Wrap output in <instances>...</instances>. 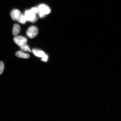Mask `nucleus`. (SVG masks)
<instances>
[{
	"label": "nucleus",
	"instance_id": "11",
	"mask_svg": "<svg viewBox=\"0 0 121 121\" xmlns=\"http://www.w3.org/2000/svg\"><path fill=\"white\" fill-rule=\"evenodd\" d=\"M48 56L46 54L44 56L42 57L41 60L42 61L44 62H46L48 61Z\"/></svg>",
	"mask_w": 121,
	"mask_h": 121
},
{
	"label": "nucleus",
	"instance_id": "8",
	"mask_svg": "<svg viewBox=\"0 0 121 121\" xmlns=\"http://www.w3.org/2000/svg\"><path fill=\"white\" fill-rule=\"evenodd\" d=\"M21 28L20 25L17 24H15L13 26V34L14 36L17 35L21 31Z\"/></svg>",
	"mask_w": 121,
	"mask_h": 121
},
{
	"label": "nucleus",
	"instance_id": "2",
	"mask_svg": "<svg viewBox=\"0 0 121 121\" xmlns=\"http://www.w3.org/2000/svg\"><path fill=\"white\" fill-rule=\"evenodd\" d=\"M39 10V17L43 18L45 17L46 15L49 14L51 10L49 7L46 4H41L38 7Z\"/></svg>",
	"mask_w": 121,
	"mask_h": 121
},
{
	"label": "nucleus",
	"instance_id": "5",
	"mask_svg": "<svg viewBox=\"0 0 121 121\" xmlns=\"http://www.w3.org/2000/svg\"><path fill=\"white\" fill-rule=\"evenodd\" d=\"M13 40L15 43L19 46L26 43L28 41L26 38L21 36H15Z\"/></svg>",
	"mask_w": 121,
	"mask_h": 121
},
{
	"label": "nucleus",
	"instance_id": "7",
	"mask_svg": "<svg viewBox=\"0 0 121 121\" xmlns=\"http://www.w3.org/2000/svg\"><path fill=\"white\" fill-rule=\"evenodd\" d=\"M15 55L16 57L20 58L28 59L30 57L29 54L22 51H18L16 53Z\"/></svg>",
	"mask_w": 121,
	"mask_h": 121
},
{
	"label": "nucleus",
	"instance_id": "6",
	"mask_svg": "<svg viewBox=\"0 0 121 121\" xmlns=\"http://www.w3.org/2000/svg\"><path fill=\"white\" fill-rule=\"evenodd\" d=\"M32 52L35 56L40 58H42L45 54L43 51L37 49H33Z\"/></svg>",
	"mask_w": 121,
	"mask_h": 121
},
{
	"label": "nucleus",
	"instance_id": "1",
	"mask_svg": "<svg viewBox=\"0 0 121 121\" xmlns=\"http://www.w3.org/2000/svg\"><path fill=\"white\" fill-rule=\"evenodd\" d=\"M10 16L12 19L13 21H17L23 24H25L26 22L25 16L18 10L17 9L13 10L10 13Z\"/></svg>",
	"mask_w": 121,
	"mask_h": 121
},
{
	"label": "nucleus",
	"instance_id": "4",
	"mask_svg": "<svg viewBox=\"0 0 121 121\" xmlns=\"http://www.w3.org/2000/svg\"><path fill=\"white\" fill-rule=\"evenodd\" d=\"M39 33V30L37 27L34 26H30L27 30L26 35L30 39L34 38L37 36Z\"/></svg>",
	"mask_w": 121,
	"mask_h": 121
},
{
	"label": "nucleus",
	"instance_id": "9",
	"mask_svg": "<svg viewBox=\"0 0 121 121\" xmlns=\"http://www.w3.org/2000/svg\"><path fill=\"white\" fill-rule=\"evenodd\" d=\"M20 47L21 50L23 52H31L29 46L26 43Z\"/></svg>",
	"mask_w": 121,
	"mask_h": 121
},
{
	"label": "nucleus",
	"instance_id": "10",
	"mask_svg": "<svg viewBox=\"0 0 121 121\" xmlns=\"http://www.w3.org/2000/svg\"><path fill=\"white\" fill-rule=\"evenodd\" d=\"M4 68V63L2 61H0V75H1L3 72Z\"/></svg>",
	"mask_w": 121,
	"mask_h": 121
},
{
	"label": "nucleus",
	"instance_id": "3",
	"mask_svg": "<svg viewBox=\"0 0 121 121\" xmlns=\"http://www.w3.org/2000/svg\"><path fill=\"white\" fill-rule=\"evenodd\" d=\"M36 15L37 14L31 9L26 10L24 14L26 21L33 23L35 22L38 20V18Z\"/></svg>",
	"mask_w": 121,
	"mask_h": 121
}]
</instances>
